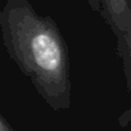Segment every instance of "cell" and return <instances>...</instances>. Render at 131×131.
Segmentation results:
<instances>
[{
    "instance_id": "cell-1",
    "label": "cell",
    "mask_w": 131,
    "mask_h": 131,
    "mask_svg": "<svg viewBox=\"0 0 131 131\" xmlns=\"http://www.w3.org/2000/svg\"><path fill=\"white\" fill-rule=\"evenodd\" d=\"M0 31L9 57L40 96L54 111L70 108V54L54 19L40 16L30 0H7L0 8Z\"/></svg>"
},
{
    "instance_id": "cell-2",
    "label": "cell",
    "mask_w": 131,
    "mask_h": 131,
    "mask_svg": "<svg viewBox=\"0 0 131 131\" xmlns=\"http://www.w3.org/2000/svg\"><path fill=\"white\" fill-rule=\"evenodd\" d=\"M88 3L111 27L119 46L130 27V0H88Z\"/></svg>"
},
{
    "instance_id": "cell-3",
    "label": "cell",
    "mask_w": 131,
    "mask_h": 131,
    "mask_svg": "<svg viewBox=\"0 0 131 131\" xmlns=\"http://www.w3.org/2000/svg\"><path fill=\"white\" fill-rule=\"evenodd\" d=\"M130 12H131V0H130ZM117 53L122 60L123 73L126 77V85L131 89V16H130V27L123 42L117 46Z\"/></svg>"
},
{
    "instance_id": "cell-4",
    "label": "cell",
    "mask_w": 131,
    "mask_h": 131,
    "mask_svg": "<svg viewBox=\"0 0 131 131\" xmlns=\"http://www.w3.org/2000/svg\"><path fill=\"white\" fill-rule=\"evenodd\" d=\"M0 131H14L12 127H10V125L0 116Z\"/></svg>"
}]
</instances>
